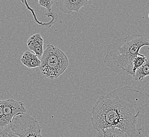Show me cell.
I'll use <instances>...</instances> for the list:
<instances>
[{
	"label": "cell",
	"instance_id": "cell-8",
	"mask_svg": "<svg viewBox=\"0 0 149 137\" xmlns=\"http://www.w3.org/2000/svg\"><path fill=\"white\" fill-rule=\"evenodd\" d=\"M20 1L22 3H23L24 4H25L26 9L31 12L32 15L33 16V18L35 19V21L39 25V26H42V27H46V28L47 26V23L39 22V21L38 20L37 17L36 15L35 14L34 10L29 6L27 0H20ZM54 1V0H38L39 5L40 6H42L43 8H45L48 12L52 11V6Z\"/></svg>",
	"mask_w": 149,
	"mask_h": 137
},
{
	"label": "cell",
	"instance_id": "cell-12",
	"mask_svg": "<svg viewBox=\"0 0 149 137\" xmlns=\"http://www.w3.org/2000/svg\"><path fill=\"white\" fill-rule=\"evenodd\" d=\"M146 57L144 55H138L135 57L133 61V68H132V76L134 75L135 73L138 68L142 66L146 61Z\"/></svg>",
	"mask_w": 149,
	"mask_h": 137
},
{
	"label": "cell",
	"instance_id": "cell-1",
	"mask_svg": "<svg viewBox=\"0 0 149 137\" xmlns=\"http://www.w3.org/2000/svg\"><path fill=\"white\" fill-rule=\"evenodd\" d=\"M92 126L97 131L116 128L128 137L149 134V95L125 86L98 99L92 110Z\"/></svg>",
	"mask_w": 149,
	"mask_h": 137
},
{
	"label": "cell",
	"instance_id": "cell-10",
	"mask_svg": "<svg viewBox=\"0 0 149 137\" xmlns=\"http://www.w3.org/2000/svg\"><path fill=\"white\" fill-rule=\"evenodd\" d=\"M95 137H128L127 135L119 129L108 128L98 131Z\"/></svg>",
	"mask_w": 149,
	"mask_h": 137
},
{
	"label": "cell",
	"instance_id": "cell-4",
	"mask_svg": "<svg viewBox=\"0 0 149 137\" xmlns=\"http://www.w3.org/2000/svg\"><path fill=\"white\" fill-rule=\"evenodd\" d=\"M9 126L19 137H43L38 121L26 112L15 116Z\"/></svg>",
	"mask_w": 149,
	"mask_h": 137
},
{
	"label": "cell",
	"instance_id": "cell-7",
	"mask_svg": "<svg viewBox=\"0 0 149 137\" xmlns=\"http://www.w3.org/2000/svg\"><path fill=\"white\" fill-rule=\"evenodd\" d=\"M44 40L40 33H36L29 37L27 41V46L30 50L35 52L38 57H42L43 55Z\"/></svg>",
	"mask_w": 149,
	"mask_h": 137
},
{
	"label": "cell",
	"instance_id": "cell-17",
	"mask_svg": "<svg viewBox=\"0 0 149 137\" xmlns=\"http://www.w3.org/2000/svg\"><path fill=\"white\" fill-rule=\"evenodd\" d=\"M148 17H149V14H148Z\"/></svg>",
	"mask_w": 149,
	"mask_h": 137
},
{
	"label": "cell",
	"instance_id": "cell-16",
	"mask_svg": "<svg viewBox=\"0 0 149 137\" xmlns=\"http://www.w3.org/2000/svg\"><path fill=\"white\" fill-rule=\"evenodd\" d=\"M144 137H149V134H147L146 136Z\"/></svg>",
	"mask_w": 149,
	"mask_h": 137
},
{
	"label": "cell",
	"instance_id": "cell-11",
	"mask_svg": "<svg viewBox=\"0 0 149 137\" xmlns=\"http://www.w3.org/2000/svg\"><path fill=\"white\" fill-rule=\"evenodd\" d=\"M148 75H149V57H147L145 63L137 69L133 77L136 81H141L144 77Z\"/></svg>",
	"mask_w": 149,
	"mask_h": 137
},
{
	"label": "cell",
	"instance_id": "cell-5",
	"mask_svg": "<svg viewBox=\"0 0 149 137\" xmlns=\"http://www.w3.org/2000/svg\"><path fill=\"white\" fill-rule=\"evenodd\" d=\"M1 103L3 108V113L6 120L10 125L13 118L17 114L26 112V109L23 103L9 99L6 100H1Z\"/></svg>",
	"mask_w": 149,
	"mask_h": 137
},
{
	"label": "cell",
	"instance_id": "cell-13",
	"mask_svg": "<svg viewBox=\"0 0 149 137\" xmlns=\"http://www.w3.org/2000/svg\"><path fill=\"white\" fill-rule=\"evenodd\" d=\"M9 125V123L6 121L5 116L3 113V108L0 100V128H5Z\"/></svg>",
	"mask_w": 149,
	"mask_h": 137
},
{
	"label": "cell",
	"instance_id": "cell-2",
	"mask_svg": "<svg viewBox=\"0 0 149 137\" xmlns=\"http://www.w3.org/2000/svg\"><path fill=\"white\" fill-rule=\"evenodd\" d=\"M149 46V39L142 35L134 34L115 40L107 46L104 63L115 71L122 70L132 76L133 61L140 50Z\"/></svg>",
	"mask_w": 149,
	"mask_h": 137
},
{
	"label": "cell",
	"instance_id": "cell-9",
	"mask_svg": "<svg viewBox=\"0 0 149 137\" xmlns=\"http://www.w3.org/2000/svg\"><path fill=\"white\" fill-rule=\"evenodd\" d=\"M20 60L24 66L29 68H39L41 64V60L37 55L30 51L25 52Z\"/></svg>",
	"mask_w": 149,
	"mask_h": 137
},
{
	"label": "cell",
	"instance_id": "cell-14",
	"mask_svg": "<svg viewBox=\"0 0 149 137\" xmlns=\"http://www.w3.org/2000/svg\"><path fill=\"white\" fill-rule=\"evenodd\" d=\"M0 137H11V129L9 126L5 128H0Z\"/></svg>",
	"mask_w": 149,
	"mask_h": 137
},
{
	"label": "cell",
	"instance_id": "cell-3",
	"mask_svg": "<svg viewBox=\"0 0 149 137\" xmlns=\"http://www.w3.org/2000/svg\"><path fill=\"white\" fill-rule=\"evenodd\" d=\"M40 60V72L51 80L59 77L69 65V60L65 53L52 44L47 46Z\"/></svg>",
	"mask_w": 149,
	"mask_h": 137
},
{
	"label": "cell",
	"instance_id": "cell-6",
	"mask_svg": "<svg viewBox=\"0 0 149 137\" xmlns=\"http://www.w3.org/2000/svg\"><path fill=\"white\" fill-rule=\"evenodd\" d=\"M93 0H57L56 5L61 11L65 14L73 12H78L85 6L92 3Z\"/></svg>",
	"mask_w": 149,
	"mask_h": 137
},
{
	"label": "cell",
	"instance_id": "cell-15",
	"mask_svg": "<svg viewBox=\"0 0 149 137\" xmlns=\"http://www.w3.org/2000/svg\"><path fill=\"white\" fill-rule=\"evenodd\" d=\"M11 137H19V136H17V135L15 134L11 130Z\"/></svg>",
	"mask_w": 149,
	"mask_h": 137
}]
</instances>
